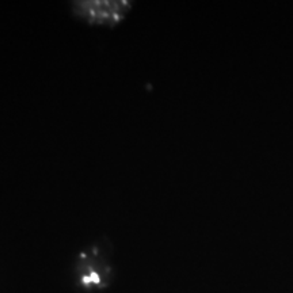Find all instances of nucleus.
<instances>
[{"label":"nucleus","instance_id":"nucleus-1","mask_svg":"<svg viewBox=\"0 0 293 293\" xmlns=\"http://www.w3.org/2000/svg\"><path fill=\"white\" fill-rule=\"evenodd\" d=\"M83 282L84 284H89V282H95V284H98V282H99V277H98L97 273H91V274L87 275V277H83Z\"/></svg>","mask_w":293,"mask_h":293}]
</instances>
